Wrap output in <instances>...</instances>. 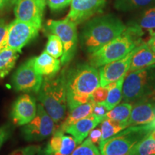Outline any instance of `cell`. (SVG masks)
I'll use <instances>...</instances> for the list:
<instances>
[{"label": "cell", "instance_id": "37", "mask_svg": "<svg viewBox=\"0 0 155 155\" xmlns=\"http://www.w3.org/2000/svg\"><path fill=\"white\" fill-rule=\"evenodd\" d=\"M147 44L149 45V46L151 48V49L155 53V32L152 35H151V38Z\"/></svg>", "mask_w": 155, "mask_h": 155}, {"label": "cell", "instance_id": "21", "mask_svg": "<svg viewBox=\"0 0 155 155\" xmlns=\"http://www.w3.org/2000/svg\"><path fill=\"white\" fill-rule=\"evenodd\" d=\"M124 76L121 77L116 82H112L106 86L109 91L105 101L102 102L101 104L105 106L108 111H111L112 108L117 106L122 100V88H123Z\"/></svg>", "mask_w": 155, "mask_h": 155}, {"label": "cell", "instance_id": "15", "mask_svg": "<svg viewBox=\"0 0 155 155\" xmlns=\"http://www.w3.org/2000/svg\"><path fill=\"white\" fill-rule=\"evenodd\" d=\"M76 142L72 136L65 135L57 129L43 149L37 155H71L76 147Z\"/></svg>", "mask_w": 155, "mask_h": 155}, {"label": "cell", "instance_id": "8", "mask_svg": "<svg viewBox=\"0 0 155 155\" xmlns=\"http://www.w3.org/2000/svg\"><path fill=\"white\" fill-rule=\"evenodd\" d=\"M39 30L40 28L35 25L15 19L8 25L1 50L8 48L20 53L22 48L38 35Z\"/></svg>", "mask_w": 155, "mask_h": 155}, {"label": "cell", "instance_id": "26", "mask_svg": "<svg viewBox=\"0 0 155 155\" xmlns=\"http://www.w3.org/2000/svg\"><path fill=\"white\" fill-rule=\"evenodd\" d=\"M45 50L49 55L55 58L62 57L63 54V45L59 37L56 35L50 34Z\"/></svg>", "mask_w": 155, "mask_h": 155}, {"label": "cell", "instance_id": "33", "mask_svg": "<svg viewBox=\"0 0 155 155\" xmlns=\"http://www.w3.org/2000/svg\"><path fill=\"white\" fill-rule=\"evenodd\" d=\"M108 111L106 110L101 103H96L94 105V110H93V115L96 116V117L101 119L103 121L104 119V116H105L106 114L107 113Z\"/></svg>", "mask_w": 155, "mask_h": 155}, {"label": "cell", "instance_id": "23", "mask_svg": "<svg viewBox=\"0 0 155 155\" xmlns=\"http://www.w3.org/2000/svg\"><path fill=\"white\" fill-rule=\"evenodd\" d=\"M131 109L132 106L130 103L124 102L118 104L111 111H108L104 116V119H111L127 126V121L130 117Z\"/></svg>", "mask_w": 155, "mask_h": 155}, {"label": "cell", "instance_id": "28", "mask_svg": "<svg viewBox=\"0 0 155 155\" xmlns=\"http://www.w3.org/2000/svg\"><path fill=\"white\" fill-rule=\"evenodd\" d=\"M139 28L149 30L150 34L152 35L155 32V7L147 9L144 14L141 15L139 22L136 23Z\"/></svg>", "mask_w": 155, "mask_h": 155}, {"label": "cell", "instance_id": "32", "mask_svg": "<svg viewBox=\"0 0 155 155\" xmlns=\"http://www.w3.org/2000/svg\"><path fill=\"white\" fill-rule=\"evenodd\" d=\"M71 0H46V3L53 10H60L71 4Z\"/></svg>", "mask_w": 155, "mask_h": 155}, {"label": "cell", "instance_id": "14", "mask_svg": "<svg viewBox=\"0 0 155 155\" xmlns=\"http://www.w3.org/2000/svg\"><path fill=\"white\" fill-rule=\"evenodd\" d=\"M134 49L125 57L114 61L100 67L99 78L100 86L105 87L112 82H116L124 76L130 68L131 58H132Z\"/></svg>", "mask_w": 155, "mask_h": 155}, {"label": "cell", "instance_id": "39", "mask_svg": "<svg viewBox=\"0 0 155 155\" xmlns=\"http://www.w3.org/2000/svg\"><path fill=\"white\" fill-rule=\"evenodd\" d=\"M151 137H152V138L154 139V140L155 141V130H154L153 131H152V132L150 133V134Z\"/></svg>", "mask_w": 155, "mask_h": 155}, {"label": "cell", "instance_id": "19", "mask_svg": "<svg viewBox=\"0 0 155 155\" xmlns=\"http://www.w3.org/2000/svg\"><path fill=\"white\" fill-rule=\"evenodd\" d=\"M155 64V53L147 43H141L135 48L129 71H137Z\"/></svg>", "mask_w": 155, "mask_h": 155}, {"label": "cell", "instance_id": "5", "mask_svg": "<svg viewBox=\"0 0 155 155\" xmlns=\"http://www.w3.org/2000/svg\"><path fill=\"white\" fill-rule=\"evenodd\" d=\"M122 88L124 102L149 99L155 95V64L126 74Z\"/></svg>", "mask_w": 155, "mask_h": 155}, {"label": "cell", "instance_id": "30", "mask_svg": "<svg viewBox=\"0 0 155 155\" xmlns=\"http://www.w3.org/2000/svg\"><path fill=\"white\" fill-rule=\"evenodd\" d=\"M108 91H109V89H108L107 86H98L92 93L91 98L95 103H102L105 101L106 98H107Z\"/></svg>", "mask_w": 155, "mask_h": 155}, {"label": "cell", "instance_id": "20", "mask_svg": "<svg viewBox=\"0 0 155 155\" xmlns=\"http://www.w3.org/2000/svg\"><path fill=\"white\" fill-rule=\"evenodd\" d=\"M95 104L96 103L91 98L86 104H81V105L70 110L68 115L65 118V120L62 122L61 126L58 129L65 133V131L70 126L73 125V124L76 123L77 121L91 115L93 114V110H94Z\"/></svg>", "mask_w": 155, "mask_h": 155}, {"label": "cell", "instance_id": "6", "mask_svg": "<svg viewBox=\"0 0 155 155\" xmlns=\"http://www.w3.org/2000/svg\"><path fill=\"white\" fill-rule=\"evenodd\" d=\"M154 128L150 124L131 126L99 143L101 155H129L134 146L148 136Z\"/></svg>", "mask_w": 155, "mask_h": 155}, {"label": "cell", "instance_id": "36", "mask_svg": "<svg viewBox=\"0 0 155 155\" xmlns=\"http://www.w3.org/2000/svg\"><path fill=\"white\" fill-rule=\"evenodd\" d=\"M7 28H8V25L6 24L5 19H0V50H1L3 42L5 40Z\"/></svg>", "mask_w": 155, "mask_h": 155}, {"label": "cell", "instance_id": "27", "mask_svg": "<svg viewBox=\"0 0 155 155\" xmlns=\"http://www.w3.org/2000/svg\"><path fill=\"white\" fill-rule=\"evenodd\" d=\"M155 0H116L114 7L121 11H130L144 7L154 2Z\"/></svg>", "mask_w": 155, "mask_h": 155}, {"label": "cell", "instance_id": "7", "mask_svg": "<svg viewBox=\"0 0 155 155\" xmlns=\"http://www.w3.org/2000/svg\"><path fill=\"white\" fill-rule=\"evenodd\" d=\"M46 28L61 39L63 45L61 62L62 65H67L72 61L77 51L78 43L77 25L66 17L61 20L50 19L46 23Z\"/></svg>", "mask_w": 155, "mask_h": 155}, {"label": "cell", "instance_id": "2", "mask_svg": "<svg viewBox=\"0 0 155 155\" xmlns=\"http://www.w3.org/2000/svg\"><path fill=\"white\" fill-rule=\"evenodd\" d=\"M127 28L121 19L112 15L95 17L84 25L81 33V44L91 54L120 35Z\"/></svg>", "mask_w": 155, "mask_h": 155}, {"label": "cell", "instance_id": "40", "mask_svg": "<svg viewBox=\"0 0 155 155\" xmlns=\"http://www.w3.org/2000/svg\"><path fill=\"white\" fill-rule=\"evenodd\" d=\"M17 2V0H11L10 3L12 4V5H15V2Z\"/></svg>", "mask_w": 155, "mask_h": 155}, {"label": "cell", "instance_id": "16", "mask_svg": "<svg viewBox=\"0 0 155 155\" xmlns=\"http://www.w3.org/2000/svg\"><path fill=\"white\" fill-rule=\"evenodd\" d=\"M155 118V101L144 99L136 102L127 121V127L150 124Z\"/></svg>", "mask_w": 155, "mask_h": 155}, {"label": "cell", "instance_id": "29", "mask_svg": "<svg viewBox=\"0 0 155 155\" xmlns=\"http://www.w3.org/2000/svg\"><path fill=\"white\" fill-rule=\"evenodd\" d=\"M71 155H101L96 144L87 139L75 148Z\"/></svg>", "mask_w": 155, "mask_h": 155}, {"label": "cell", "instance_id": "31", "mask_svg": "<svg viewBox=\"0 0 155 155\" xmlns=\"http://www.w3.org/2000/svg\"><path fill=\"white\" fill-rule=\"evenodd\" d=\"M41 147L35 145L25 147L15 150L9 155H37Z\"/></svg>", "mask_w": 155, "mask_h": 155}, {"label": "cell", "instance_id": "35", "mask_svg": "<svg viewBox=\"0 0 155 155\" xmlns=\"http://www.w3.org/2000/svg\"><path fill=\"white\" fill-rule=\"evenodd\" d=\"M88 139L94 144H99L101 137V129H94L90 131L88 134Z\"/></svg>", "mask_w": 155, "mask_h": 155}, {"label": "cell", "instance_id": "13", "mask_svg": "<svg viewBox=\"0 0 155 155\" xmlns=\"http://www.w3.org/2000/svg\"><path fill=\"white\" fill-rule=\"evenodd\" d=\"M36 101L31 95H20L12 104L10 112L13 123L17 126H24L32 121L37 113Z\"/></svg>", "mask_w": 155, "mask_h": 155}, {"label": "cell", "instance_id": "25", "mask_svg": "<svg viewBox=\"0 0 155 155\" xmlns=\"http://www.w3.org/2000/svg\"><path fill=\"white\" fill-rule=\"evenodd\" d=\"M126 128H127V126L120 122H117L111 119H104L101 126V137L100 142L110 138L112 136L116 134Z\"/></svg>", "mask_w": 155, "mask_h": 155}, {"label": "cell", "instance_id": "11", "mask_svg": "<svg viewBox=\"0 0 155 155\" xmlns=\"http://www.w3.org/2000/svg\"><path fill=\"white\" fill-rule=\"evenodd\" d=\"M46 0H17L14 12L17 19L41 28Z\"/></svg>", "mask_w": 155, "mask_h": 155}, {"label": "cell", "instance_id": "22", "mask_svg": "<svg viewBox=\"0 0 155 155\" xmlns=\"http://www.w3.org/2000/svg\"><path fill=\"white\" fill-rule=\"evenodd\" d=\"M19 53L15 50L5 48L0 50V78L9 74L15 67Z\"/></svg>", "mask_w": 155, "mask_h": 155}, {"label": "cell", "instance_id": "3", "mask_svg": "<svg viewBox=\"0 0 155 155\" xmlns=\"http://www.w3.org/2000/svg\"><path fill=\"white\" fill-rule=\"evenodd\" d=\"M143 35L142 29L136 23L131 24L120 35L94 53L89 54V64L98 68L125 57L143 43Z\"/></svg>", "mask_w": 155, "mask_h": 155}, {"label": "cell", "instance_id": "10", "mask_svg": "<svg viewBox=\"0 0 155 155\" xmlns=\"http://www.w3.org/2000/svg\"><path fill=\"white\" fill-rule=\"evenodd\" d=\"M43 81V76L34 67V58H30L19 66L12 78V85L15 91L38 94Z\"/></svg>", "mask_w": 155, "mask_h": 155}, {"label": "cell", "instance_id": "18", "mask_svg": "<svg viewBox=\"0 0 155 155\" xmlns=\"http://www.w3.org/2000/svg\"><path fill=\"white\" fill-rule=\"evenodd\" d=\"M61 63L58 58L49 55L45 50L41 55L34 57V67L36 71L45 78L55 76L61 70Z\"/></svg>", "mask_w": 155, "mask_h": 155}, {"label": "cell", "instance_id": "38", "mask_svg": "<svg viewBox=\"0 0 155 155\" xmlns=\"http://www.w3.org/2000/svg\"><path fill=\"white\" fill-rule=\"evenodd\" d=\"M11 0H0V12L5 8L6 6L7 5V4L10 2Z\"/></svg>", "mask_w": 155, "mask_h": 155}, {"label": "cell", "instance_id": "24", "mask_svg": "<svg viewBox=\"0 0 155 155\" xmlns=\"http://www.w3.org/2000/svg\"><path fill=\"white\" fill-rule=\"evenodd\" d=\"M150 134L137 143L129 155H155V141Z\"/></svg>", "mask_w": 155, "mask_h": 155}, {"label": "cell", "instance_id": "9", "mask_svg": "<svg viewBox=\"0 0 155 155\" xmlns=\"http://www.w3.org/2000/svg\"><path fill=\"white\" fill-rule=\"evenodd\" d=\"M55 131V123L41 104H38L33 119L22 129L23 138L28 141H42Z\"/></svg>", "mask_w": 155, "mask_h": 155}, {"label": "cell", "instance_id": "34", "mask_svg": "<svg viewBox=\"0 0 155 155\" xmlns=\"http://www.w3.org/2000/svg\"><path fill=\"white\" fill-rule=\"evenodd\" d=\"M11 126L9 124H5L0 127V148L5 143V141L9 138L11 134Z\"/></svg>", "mask_w": 155, "mask_h": 155}, {"label": "cell", "instance_id": "1", "mask_svg": "<svg viewBox=\"0 0 155 155\" xmlns=\"http://www.w3.org/2000/svg\"><path fill=\"white\" fill-rule=\"evenodd\" d=\"M99 85V73L96 68L90 64H78L65 72L67 106L69 110L88 102Z\"/></svg>", "mask_w": 155, "mask_h": 155}, {"label": "cell", "instance_id": "17", "mask_svg": "<svg viewBox=\"0 0 155 155\" xmlns=\"http://www.w3.org/2000/svg\"><path fill=\"white\" fill-rule=\"evenodd\" d=\"M102 121L101 119L91 114L70 126L65 132L72 136L77 144H81L83 141L88 137L90 131Z\"/></svg>", "mask_w": 155, "mask_h": 155}, {"label": "cell", "instance_id": "12", "mask_svg": "<svg viewBox=\"0 0 155 155\" xmlns=\"http://www.w3.org/2000/svg\"><path fill=\"white\" fill-rule=\"evenodd\" d=\"M106 5V0H71L68 17L77 25L94 15L101 13Z\"/></svg>", "mask_w": 155, "mask_h": 155}, {"label": "cell", "instance_id": "4", "mask_svg": "<svg viewBox=\"0 0 155 155\" xmlns=\"http://www.w3.org/2000/svg\"><path fill=\"white\" fill-rule=\"evenodd\" d=\"M38 98L55 124L63 121L67 109L65 71L54 77L44 78L38 93Z\"/></svg>", "mask_w": 155, "mask_h": 155}]
</instances>
